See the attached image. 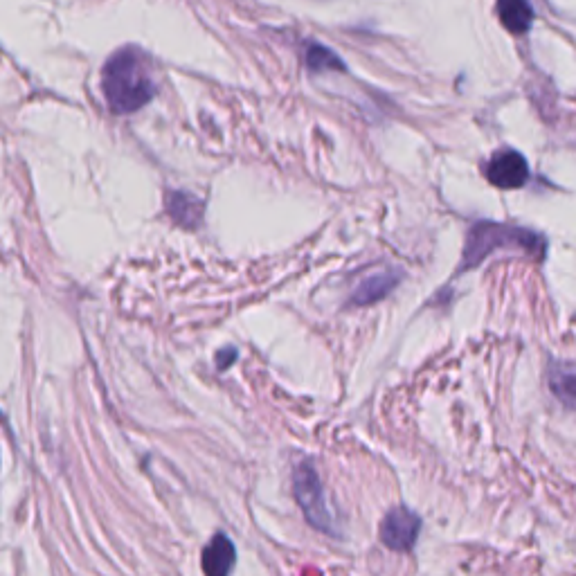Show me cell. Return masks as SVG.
Listing matches in <instances>:
<instances>
[{
	"label": "cell",
	"mask_w": 576,
	"mask_h": 576,
	"mask_svg": "<svg viewBox=\"0 0 576 576\" xmlns=\"http://www.w3.org/2000/svg\"><path fill=\"white\" fill-rule=\"evenodd\" d=\"M549 385L558 399L565 401L567 408L574 405V367L572 363H552L549 369Z\"/></svg>",
	"instance_id": "30bf717a"
},
{
	"label": "cell",
	"mask_w": 576,
	"mask_h": 576,
	"mask_svg": "<svg viewBox=\"0 0 576 576\" xmlns=\"http://www.w3.org/2000/svg\"><path fill=\"white\" fill-rule=\"evenodd\" d=\"M234 358H237V349H234V347H225L223 351H219V354H216V360H219L221 369L228 367Z\"/></svg>",
	"instance_id": "7c38bea8"
},
{
	"label": "cell",
	"mask_w": 576,
	"mask_h": 576,
	"mask_svg": "<svg viewBox=\"0 0 576 576\" xmlns=\"http://www.w3.org/2000/svg\"><path fill=\"white\" fill-rule=\"evenodd\" d=\"M484 174L495 187L518 189L529 180V165L516 149H500L484 165Z\"/></svg>",
	"instance_id": "5b68a950"
},
{
	"label": "cell",
	"mask_w": 576,
	"mask_h": 576,
	"mask_svg": "<svg viewBox=\"0 0 576 576\" xmlns=\"http://www.w3.org/2000/svg\"><path fill=\"white\" fill-rule=\"evenodd\" d=\"M304 61L313 72H322V70H331V68L333 70H345V61H340L329 48H324V45L315 43V41L306 45Z\"/></svg>",
	"instance_id": "8fae6325"
},
{
	"label": "cell",
	"mask_w": 576,
	"mask_h": 576,
	"mask_svg": "<svg viewBox=\"0 0 576 576\" xmlns=\"http://www.w3.org/2000/svg\"><path fill=\"white\" fill-rule=\"evenodd\" d=\"M167 207H169V214L174 216V221L183 225V228H196V225L201 223L203 203L192 194L171 192Z\"/></svg>",
	"instance_id": "ba28073f"
},
{
	"label": "cell",
	"mask_w": 576,
	"mask_h": 576,
	"mask_svg": "<svg viewBox=\"0 0 576 576\" xmlns=\"http://www.w3.org/2000/svg\"><path fill=\"white\" fill-rule=\"evenodd\" d=\"M500 23L513 34H525L534 23V7L525 0H504L498 5Z\"/></svg>",
	"instance_id": "9c48e42d"
},
{
	"label": "cell",
	"mask_w": 576,
	"mask_h": 576,
	"mask_svg": "<svg viewBox=\"0 0 576 576\" xmlns=\"http://www.w3.org/2000/svg\"><path fill=\"white\" fill-rule=\"evenodd\" d=\"M495 248L522 250V252H527V255L543 257L545 239L536 232L513 228V225H502V223H491V221L475 223L466 237L462 268L480 266L486 257L493 255Z\"/></svg>",
	"instance_id": "7a4b0ae2"
},
{
	"label": "cell",
	"mask_w": 576,
	"mask_h": 576,
	"mask_svg": "<svg viewBox=\"0 0 576 576\" xmlns=\"http://www.w3.org/2000/svg\"><path fill=\"white\" fill-rule=\"evenodd\" d=\"M234 561H237V549L225 534H216L203 549L205 576H230Z\"/></svg>",
	"instance_id": "8992f818"
},
{
	"label": "cell",
	"mask_w": 576,
	"mask_h": 576,
	"mask_svg": "<svg viewBox=\"0 0 576 576\" xmlns=\"http://www.w3.org/2000/svg\"><path fill=\"white\" fill-rule=\"evenodd\" d=\"M421 518L408 507H394L381 522V540L392 552H410L419 538Z\"/></svg>",
	"instance_id": "277c9868"
},
{
	"label": "cell",
	"mask_w": 576,
	"mask_h": 576,
	"mask_svg": "<svg viewBox=\"0 0 576 576\" xmlns=\"http://www.w3.org/2000/svg\"><path fill=\"white\" fill-rule=\"evenodd\" d=\"M399 279H401L399 273H376L372 277H367L358 284L354 295H351V302L358 306H367L383 300V297L390 295L392 288L399 284Z\"/></svg>",
	"instance_id": "52a82bcc"
},
{
	"label": "cell",
	"mask_w": 576,
	"mask_h": 576,
	"mask_svg": "<svg viewBox=\"0 0 576 576\" xmlns=\"http://www.w3.org/2000/svg\"><path fill=\"white\" fill-rule=\"evenodd\" d=\"M102 90L111 111L117 115L140 111L156 97V77L147 54L135 45L113 52L102 70Z\"/></svg>",
	"instance_id": "6da1fadb"
},
{
	"label": "cell",
	"mask_w": 576,
	"mask_h": 576,
	"mask_svg": "<svg viewBox=\"0 0 576 576\" xmlns=\"http://www.w3.org/2000/svg\"><path fill=\"white\" fill-rule=\"evenodd\" d=\"M293 491L295 500L300 504L306 520L311 522L315 529L333 534V513L329 511L327 495H324L322 482L311 462H302L295 468L293 475Z\"/></svg>",
	"instance_id": "3957f363"
}]
</instances>
